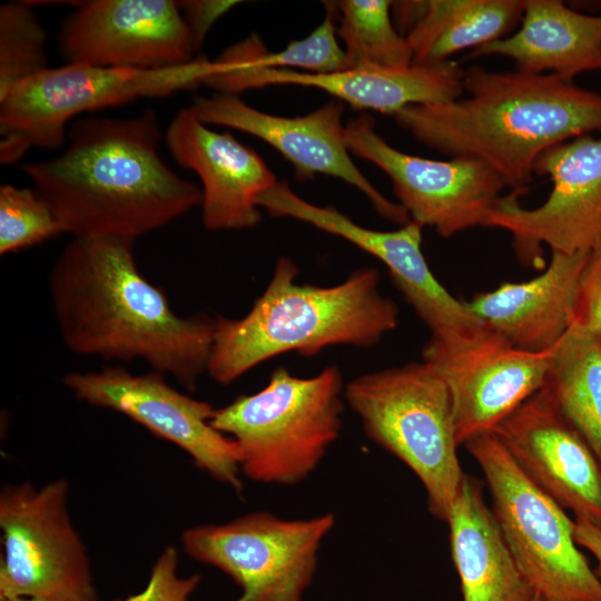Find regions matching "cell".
I'll return each instance as SVG.
<instances>
[{"mask_svg": "<svg viewBox=\"0 0 601 601\" xmlns=\"http://www.w3.org/2000/svg\"><path fill=\"white\" fill-rule=\"evenodd\" d=\"M239 1L230 0H188L177 1L196 52L201 47L211 26Z\"/></svg>", "mask_w": 601, "mask_h": 601, "instance_id": "cell-32", "label": "cell"}, {"mask_svg": "<svg viewBox=\"0 0 601 601\" xmlns=\"http://www.w3.org/2000/svg\"><path fill=\"white\" fill-rule=\"evenodd\" d=\"M574 540L597 560V573L601 579V529L585 519L574 518Z\"/></svg>", "mask_w": 601, "mask_h": 601, "instance_id": "cell-33", "label": "cell"}, {"mask_svg": "<svg viewBox=\"0 0 601 601\" xmlns=\"http://www.w3.org/2000/svg\"><path fill=\"white\" fill-rule=\"evenodd\" d=\"M334 524L331 513L285 520L260 511L189 528L181 544L194 560L230 577L242 590L237 601H303Z\"/></svg>", "mask_w": 601, "mask_h": 601, "instance_id": "cell-10", "label": "cell"}, {"mask_svg": "<svg viewBox=\"0 0 601 601\" xmlns=\"http://www.w3.org/2000/svg\"><path fill=\"white\" fill-rule=\"evenodd\" d=\"M199 581L198 574L183 577L178 573L177 549L168 545L155 561L144 589L116 601H196L191 594Z\"/></svg>", "mask_w": 601, "mask_h": 601, "instance_id": "cell-30", "label": "cell"}, {"mask_svg": "<svg viewBox=\"0 0 601 601\" xmlns=\"http://www.w3.org/2000/svg\"><path fill=\"white\" fill-rule=\"evenodd\" d=\"M68 63L141 70L186 65L196 57L177 1H80L60 24Z\"/></svg>", "mask_w": 601, "mask_h": 601, "instance_id": "cell-15", "label": "cell"}, {"mask_svg": "<svg viewBox=\"0 0 601 601\" xmlns=\"http://www.w3.org/2000/svg\"><path fill=\"white\" fill-rule=\"evenodd\" d=\"M29 1L0 6V98L13 86L48 68L47 31Z\"/></svg>", "mask_w": 601, "mask_h": 601, "instance_id": "cell-27", "label": "cell"}, {"mask_svg": "<svg viewBox=\"0 0 601 601\" xmlns=\"http://www.w3.org/2000/svg\"><path fill=\"white\" fill-rule=\"evenodd\" d=\"M543 387L601 460V338L571 324L550 351Z\"/></svg>", "mask_w": 601, "mask_h": 601, "instance_id": "cell-25", "label": "cell"}, {"mask_svg": "<svg viewBox=\"0 0 601 601\" xmlns=\"http://www.w3.org/2000/svg\"><path fill=\"white\" fill-rule=\"evenodd\" d=\"M571 324L601 338V250L590 254L583 268Z\"/></svg>", "mask_w": 601, "mask_h": 601, "instance_id": "cell-31", "label": "cell"}, {"mask_svg": "<svg viewBox=\"0 0 601 601\" xmlns=\"http://www.w3.org/2000/svg\"><path fill=\"white\" fill-rule=\"evenodd\" d=\"M463 71L453 60L439 65L407 67H358L336 72H306L260 68L248 52L237 56L227 69L216 73L210 88L234 95L273 85H296L326 91L358 109L394 115L412 105L456 100L464 92Z\"/></svg>", "mask_w": 601, "mask_h": 601, "instance_id": "cell-19", "label": "cell"}, {"mask_svg": "<svg viewBox=\"0 0 601 601\" xmlns=\"http://www.w3.org/2000/svg\"><path fill=\"white\" fill-rule=\"evenodd\" d=\"M520 28L472 49L469 58L501 56L516 70L564 79L601 69V14H585L559 0H524Z\"/></svg>", "mask_w": 601, "mask_h": 601, "instance_id": "cell-22", "label": "cell"}, {"mask_svg": "<svg viewBox=\"0 0 601 601\" xmlns=\"http://www.w3.org/2000/svg\"><path fill=\"white\" fill-rule=\"evenodd\" d=\"M492 432L538 487L601 529V460L544 387Z\"/></svg>", "mask_w": 601, "mask_h": 601, "instance_id": "cell-18", "label": "cell"}, {"mask_svg": "<svg viewBox=\"0 0 601 601\" xmlns=\"http://www.w3.org/2000/svg\"><path fill=\"white\" fill-rule=\"evenodd\" d=\"M463 601H533L481 484L465 474L446 521Z\"/></svg>", "mask_w": 601, "mask_h": 601, "instance_id": "cell-23", "label": "cell"}, {"mask_svg": "<svg viewBox=\"0 0 601 601\" xmlns=\"http://www.w3.org/2000/svg\"><path fill=\"white\" fill-rule=\"evenodd\" d=\"M524 0H426L405 38L414 65H439L464 49L506 37L521 22Z\"/></svg>", "mask_w": 601, "mask_h": 601, "instance_id": "cell-24", "label": "cell"}, {"mask_svg": "<svg viewBox=\"0 0 601 601\" xmlns=\"http://www.w3.org/2000/svg\"><path fill=\"white\" fill-rule=\"evenodd\" d=\"M327 13L307 37L289 42L279 51L269 52L260 41L254 60L260 68L294 69L306 72H336L347 69L343 47L334 22L335 4L327 3Z\"/></svg>", "mask_w": 601, "mask_h": 601, "instance_id": "cell-29", "label": "cell"}, {"mask_svg": "<svg viewBox=\"0 0 601 601\" xmlns=\"http://www.w3.org/2000/svg\"><path fill=\"white\" fill-rule=\"evenodd\" d=\"M63 384L92 406L119 412L184 450L197 467L237 493L243 491L236 442L211 425L216 408L171 387L164 374L134 375L121 366L70 372Z\"/></svg>", "mask_w": 601, "mask_h": 601, "instance_id": "cell-14", "label": "cell"}, {"mask_svg": "<svg viewBox=\"0 0 601 601\" xmlns=\"http://www.w3.org/2000/svg\"><path fill=\"white\" fill-rule=\"evenodd\" d=\"M189 108L207 126L237 129L264 140L292 162L299 178L322 174L342 179L358 189L385 219L400 226L411 221L407 211L382 195L353 162L342 101H329L305 116L283 117L253 108L237 96L217 92L196 97Z\"/></svg>", "mask_w": 601, "mask_h": 601, "instance_id": "cell-16", "label": "cell"}, {"mask_svg": "<svg viewBox=\"0 0 601 601\" xmlns=\"http://www.w3.org/2000/svg\"><path fill=\"white\" fill-rule=\"evenodd\" d=\"M392 1L342 0L337 35L344 42L347 69L358 67H407L413 55L406 38L395 27Z\"/></svg>", "mask_w": 601, "mask_h": 601, "instance_id": "cell-26", "label": "cell"}, {"mask_svg": "<svg viewBox=\"0 0 601 601\" xmlns=\"http://www.w3.org/2000/svg\"><path fill=\"white\" fill-rule=\"evenodd\" d=\"M174 160L203 184L201 221L208 230H236L262 220L258 196L277 180L260 156L229 131L218 132L180 109L165 132Z\"/></svg>", "mask_w": 601, "mask_h": 601, "instance_id": "cell-20", "label": "cell"}, {"mask_svg": "<svg viewBox=\"0 0 601 601\" xmlns=\"http://www.w3.org/2000/svg\"><path fill=\"white\" fill-rule=\"evenodd\" d=\"M132 239L72 238L49 273L61 338L78 355L140 358L195 392L207 373L215 317L176 314L137 267Z\"/></svg>", "mask_w": 601, "mask_h": 601, "instance_id": "cell-1", "label": "cell"}, {"mask_svg": "<svg viewBox=\"0 0 601 601\" xmlns=\"http://www.w3.org/2000/svg\"><path fill=\"white\" fill-rule=\"evenodd\" d=\"M69 484L29 482L0 493V601H98L86 546L69 513Z\"/></svg>", "mask_w": 601, "mask_h": 601, "instance_id": "cell-9", "label": "cell"}, {"mask_svg": "<svg viewBox=\"0 0 601 601\" xmlns=\"http://www.w3.org/2000/svg\"><path fill=\"white\" fill-rule=\"evenodd\" d=\"M534 175L552 183L544 203L525 208L510 191L484 227L508 231L521 263L536 268L544 246L570 255L601 250V138L588 134L551 147L536 160Z\"/></svg>", "mask_w": 601, "mask_h": 601, "instance_id": "cell-11", "label": "cell"}, {"mask_svg": "<svg viewBox=\"0 0 601 601\" xmlns=\"http://www.w3.org/2000/svg\"><path fill=\"white\" fill-rule=\"evenodd\" d=\"M463 88L466 98L407 106L392 117L433 150L482 161L520 196L545 150L601 132V93L553 73L471 66Z\"/></svg>", "mask_w": 601, "mask_h": 601, "instance_id": "cell-3", "label": "cell"}, {"mask_svg": "<svg viewBox=\"0 0 601 601\" xmlns=\"http://www.w3.org/2000/svg\"><path fill=\"white\" fill-rule=\"evenodd\" d=\"M12 601H36V600H32V599H17V600H12Z\"/></svg>", "mask_w": 601, "mask_h": 601, "instance_id": "cell-34", "label": "cell"}, {"mask_svg": "<svg viewBox=\"0 0 601 601\" xmlns=\"http://www.w3.org/2000/svg\"><path fill=\"white\" fill-rule=\"evenodd\" d=\"M533 601H540V600H539L538 598H534V600H533Z\"/></svg>", "mask_w": 601, "mask_h": 601, "instance_id": "cell-35", "label": "cell"}, {"mask_svg": "<svg viewBox=\"0 0 601 601\" xmlns=\"http://www.w3.org/2000/svg\"><path fill=\"white\" fill-rule=\"evenodd\" d=\"M344 388L336 365L312 377L278 367L258 392L216 408L211 425L238 445L243 475L265 484H298L341 434Z\"/></svg>", "mask_w": 601, "mask_h": 601, "instance_id": "cell-5", "label": "cell"}, {"mask_svg": "<svg viewBox=\"0 0 601 601\" xmlns=\"http://www.w3.org/2000/svg\"><path fill=\"white\" fill-rule=\"evenodd\" d=\"M351 154L383 170L411 220L444 238L482 226L503 196L504 180L482 161L433 160L405 154L385 141L374 119L362 114L345 125Z\"/></svg>", "mask_w": 601, "mask_h": 601, "instance_id": "cell-13", "label": "cell"}, {"mask_svg": "<svg viewBox=\"0 0 601 601\" xmlns=\"http://www.w3.org/2000/svg\"><path fill=\"white\" fill-rule=\"evenodd\" d=\"M344 400L367 437L416 475L428 511L446 523L465 473L440 374L424 361L365 373L345 384Z\"/></svg>", "mask_w": 601, "mask_h": 601, "instance_id": "cell-6", "label": "cell"}, {"mask_svg": "<svg viewBox=\"0 0 601 601\" xmlns=\"http://www.w3.org/2000/svg\"><path fill=\"white\" fill-rule=\"evenodd\" d=\"M464 446L484 475L491 510L535 598L601 601V579L574 540V520L522 472L493 432Z\"/></svg>", "mask_w": 601, "mask_h": 601, "instance_id": "cell-8", "label": "cell"}, {"mask_svg": "<svg viewBox=\"0 0 601 601\" xmlns=\"http://www.w3.org/2000/svg\"><path fill=\"white\" fill-rule=\"evenodd\" d=\"M215 71V61L205 57L156 70L68 62L48 67L0 98L1 164L18 161L32 147H63L67 126L85 111L193 90Z\"/></svg>", "mask_w": 601, "mask_h": 601, "instance_id": "cell-7", "label": "cell"}, {"mask_svg": "<svg viewBox=\"0 0 601 601\" xmlns=\"http://www.w3.org/2000/svg\"><path fill=\"white\" fill-rule=\"evenodd\" d=\"M258 197V207L270 216L307 223L380 259L387 267L395 287L430 329L428 342L453 347L486 331L466 302L455 298L435 278L422 252L424 226L420 223L411 220L390 231L371 229L336 208L303 199L285 181H277Z\"/></svg>", "mask_w": 601, "mask_h": 601, "instance_id": "cell-12", "label": "cell"}, {"mask_svg": "<svg viewBox=\"0 0 601 601\" xmlns=\"http://www.w3.org/2000/svg\"><path fill=\"white\" fill-rule=\"evenodd\" d=\"M422 356L449 388L459 445L492 432L540 391L550 366V351L518 349L490 328L455 347L426 343Z\"/></svg>", "mask_w": 601, "mask_h": 601, "instance_id": "cell-17", "label": "cell"}, {"mask_svg": "<svg viewBox=\"0 0 601 601\" xmlns=\"http://www.w3.org/2000/svg\"><path fill=\"white\" fill-rule=\"evenodd\" d=\"M160 138L151 109L80 118L70 122L61 154L21 170L73 238L136 240L201 203V189L162 160Z\"/></svg>", "mask_w": 601, "mask_h": 601, "instance_id": "cell-2", "label": "cell"}, {"mask_svg": "<svg viewBox=\"0 0 601 601\" xmlns=\"http://www.w3.org/2000/svg\"><path fill=\"white\" fill-rule=\"evenodd\" d=\"M294 260L280 256L272 278L239 318L215 317L207 373L228 385L269 358L315 356L335 345L372 347L398 325L396 303L380 292V273L362 267L333 286L298 284Z\"/></svg>", "mask_w": 601, "mask_h": 601, "instance_id": "cell-4", "label": "cell"}, {"mask_svg": "<svg viewBox=\"0 0 601 601\" xmlns=\"http://www.w3.org/2000/svg\"><path fill=\"white\" fill-rule=\"evenodd\" d=\"M62 233L55 211L35 189L1 185V255L32 247Z\"/></svg>", "mask_w": 601, "mask_h": 601, "instance_id": "cell-28", "label": "cell"}, {"mask_svg": "<svg viewBox=\"0 0 601 601\" xmlns=\"http://www.w3.org/2000/svg\"><path fill=\"white\" fill-rule=\"evenodd\" d=\"M590 254L552 252L546 268L521 283H503L466 302L472 313L513 347L551 351L572 323L579 280Z\"/></svg>", "mask_w": 601, "mask_h": 601, "instance_id": "cell-21", "label": "cell"}]
</instances>
